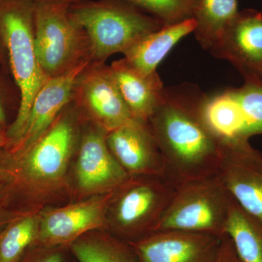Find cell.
Masks as SVG:
<instances>
[{"label":"cell","mask_w":262,"mask_h":262,"mask_svg":"<svg viewBox=\"0 0 262 262\" xmlns=\"http://www.w3.org/2000/svg\"><path fill=\"white\" fill-rule=\"evenodd\" d=\"M206 96L188 82L164 88L148 120L163 159L164 177L176 187L218 173L222 144L203 118Z\"/></svg>","instance_id":"obj_1"},{"label":"cell","mask_w":262,"mask_h":262,"mask_svg":"<svg viewBox=\"0 0 262 262\" xmlns=\"http://www.w3.org/2000/svg\"><path fill=\"white\" fill-rule=\"evenodd\" d=\"M159 20L164 26L192 18L198 0H122Z\"/></svg>","instance_id":"obj_23"},{"label":"cell","mask_w":262,"mask_h":262,"mask_svg":"<svg viewBox=\"0 0 262 262\" xmlns=\"http://www.w3.org/2000/svg\"><path fill=\"white\" fill-rule=\"evenodd\" d=\"M261 82L262 83V72H261Z\"/></svg>","instance_id":"obj_32"},{"label":"cell","mask_w":262,"mask_h":262,"mask_svg":"<svg viewBox=\"0 0 262 262\" xmlns=\"http://www.w3.org/2000/svg\"><path fill=\"white\" fill-rule=\"evenodd\" d=\"M232 201L218 173L179 184L154 232L181 230L222 237Z\"/></svg>","instance_id":"obj_7"},{"label":"cell","mask_w":262,"mask_h":262,"mask_svg":"<svg viewBox=\"0 0 262 262\" xmlns=\"http://www.w3.org/2000/svg\"><path fill=\"white\" fill-rule=\"evenodd\" d=\"M176 186L164 177H129L113 192L106 227L127 243L154 232L168 206Z\"/></svg>","instance_id":"obj_6"},{"label":"cell","mask_w":262,"mask_h":262,"mask_svg":"<svg viewBox=\"0 0 262 262\" xmlns=\"http://www.w3.org/2000/svg\"><path fill=\"white\" fill-rule=\"evenodd\" d=\"M106 143L129 177L165 175L161 154L148 122L132 118L107 133Z\"/></svg>","instance_id":"obj_15"},{"label":"cell","mask_w":262,"mask_h":262,"mask_svg":"<svg viewBox=\"0 0 262 262\" xmlns=\"http://www.w3.org/2000/svg\"><path fill=\"white\" fill-rule=\"evenodd\" d=\"M2 126H3V125H0V147L5 146V133H3V130H2L1 128Z\"/></svg>","instance_id":"obj_31"},{"label":"cell","mask_w":262,"mask_h":262,"mask_svg":"<svg viewBox=\"0 0 262 262\" xmlns=\"http://www.w3.org/2000/svg\"><path fill=\"white\" fill-rule=\"evenodd\" d=\"M72 101L86 120L106 132L133 118L110 66L91 61L77 77Z\"/></svg>","instance_id":"obj_8"},{"label":"cell","mask_w":262,"mask_h":262,"mask_svg":"<svg viewBox=\"0 0 262 262\" xmlns=\"http://www.w3.org/2000/svg\"><path fill=\"white\" fill-rule=\"evenodd\" d=\"M218 175L234 201L262 222V151L248 141L222 144Z\"/></svg>","instance_id":"obj_11"},{"label":"cell","mask_w":262,"mask_h":262,"mask_svg":"<svg viewBox=\"0 0 262 262\" xmlns=\"http://www.w3.org/2000/svg\"><path fill=\"white\" fill-rule=\"evenodd\" d=\"M238 12L237 0H198L193 18L201 47L211 50Z\"/></svg>","instance_id":"obj_19"},{"label":"cell","mask_w":262,"mask_h":262,"mask_svg":"<svg viewBox=\"0 0 262 262\" xmlns=\"http://www.w3.org/2000/svg\"><path fill=\"white\" fill-rule=\"evenodd\" d=\"M225 234L244 262H262V222L244 211L232 198Z\"/></svg>","instance_id":"obj_20"},{"label":"cell","mask_w":262,"mask_h":262,"mask_svg":"<svg viewBox=\"0 0 262 262\" xmlns=\"http://www.w3.org/2000/svg\"><path fill=\"white\" fill-rule=\"evenodd\" d=\"M70 6L54 2L36 3L34 46L39 64L49 79L92 61L89 37L71 16Z\"/></svg>","instance_id":"obj_5"},{"label":"cell","mask_w":262,"mask_h":262,"mask_svg":"<svg viewBox=\"0 0 262 262\" xmlns=\"http://www.w3.org/2000/svg\"><path fill=\"white\" fill-rule=\"evenodd\" d=\"M81 132L75 166L76 184L85 195L113 192L129 179L108 149L107 133L88 120Z\"/></svg>","instance_id":"obj_9"},{"label":"cell","mask_w":262,"mask_h":262,"mask_svg":"<svg viewBox=\"0 0 262 262\" xmlns=\"http://www.w3.org/2000/svg\"><path fill=\"white\" fill-rule=\"evenodd\" d=\"M210 51L233 65L245 82H261L262 12L239 11Z\"/></svg>","instance_id":"obj_12"},{"label":"cell","mask_w":262,"mask_h":262,"mask_svg":"<svg viewBox=\"0 0 262 262\" xmlns=\"http://www.w3.org/2000/svg\"><path fill=\"white\" fill-rule=\"evenodd\" d=\"M91 61H86L65 75L48 79L38 91L29 112L28 120L20 141L8 154L17 155L28 150L53 125L72 101L77 77Z\"/></svg>","instance_id":"obj_14"},{"label":"cell","mask_w":262,"mask_h":262,"mask_svg":"<svg viewBox=\"0 0 262 262\" xmlns=\"http://www.w3.org/2000/svg\"><path fill=\"white\" fill-rule=\"evenodd\" d=\"M29 1L34 2L35 3H48V2H54V3H64L72 5L75 3H80L83 0H29Z\"/></svg>","instance_id":"obj_28"},{"label":"cell","mask_w":262,"mask_h":262,"mask_svg":"<svg viewBox=\"0 0 262 262\" xmlns=\"http://www.w3.org/2000/svg\"><path fill=\"white\" fill-rule=\"evenodd\" d=\"M113 192L41 212L37 244L46 248L72 244L84 234L106 227Z\"/></svg>","instance_id":"obj_10"},{"label":"cell","mask_w":262,"mask_h":262,"mask_svg":"<svg viewBox=\"0 0 262 262\" xmlns=\"http://www.w3.org/2000/svg\"><path fill=\"white\" fill-rule=\"evenodd\" d=\"M35 7L36 3L29 0H0V42L6 52L20 96L16 117L5 132L6 149L20 141L34 97L49 79L36 55Z\"/></svg>","instance_id":"obj_3"},{"label":"cell","mask_w":262,"mask_h":262,"mask_svg":"<svg viewBox=\"0 0 262 262\" xmlns=\"http://www.w3.org/2000/svg\"><path fill=\"white\" fill-rule=\"evenodd\" d=\"M228 89L244 115L248 136L262 135L261 82H245L241 87Z\"/></svg>","instance_id":"obj_24"},{"label":"cell","mask_w":262,"mask_h":262,"mask_svg":"<svg viewBox=\"0 0 262 262\" xmlns=\"http://www.w3.org/2000/svg\"><path fill=\"white\" fill-rule=\"evenodd\" d=\"M29 262H63L61 253L56 251H49L36 256Z\"/></svg>","instance_id":"obj_27"},{"label":"cell","mask_w":262,"mask_h":262,"mask_svg":"<svg viewBox=\"0 0 262 262\" xmlns=\"http://www.w3.org/2000/svg\"><path fill=\"white\" fill-rule=\"evenodd\" d=\"M5 123V114L3 104L0 101V125H4Z\"/></svg>","instance_id":"obj_30"},{"label":"cell","mask_w":262,"mask_h":262,"mask_svg":"<svg viewBox=\"0 0 262 262\" xmlns=\"http://www.w3.org/2000/svg\"><path fill=\"white\" fill-rule=\"evenodd\" d=\"M221 237L181 230L157 231L129 243L137 262H214Z\"/></svg>","instance_id":"obj_13"},{"label":"cell","mask_w":262,"mask_h":262,"mask_svg":"<svg viewBox=\"0 0 262 262\" xmlns=\"http://www.w3.org/2000/svg\"><path fill=\"white\" fill-rule=\"evenodd\" d=\"M202 113L207 125L222 144L250 139L244 115L228 89L222 94L206 96Z\"/></svg>","instance_id":"obj_18"},{"label":"cell","mask_w":262,"mask_h":262,"mask_svg":"<svg viewBox=\"0 0 262 262\" xmlns=\"http://www.w3.org/2000/svg\"><path fill=\"white\" fill-rule=\"evenodd\" d=\"M40 213L28 211L0 229V262H24L38 243Z\"/></svg>","instance_id":"obj_21"},{"label":"cell","mask_w":262,"mask_h":262,"mask_svg":"<svg viewBox=\"0 0 262 262\" xmlns=\"http://www.w3.org/2000/svg\"><path fill=\"white\" fill-rule=\"evenodd\" d=\"M72 18L89 37L93 62L105 63L163 27L159 20L122 0H83L71 5Z\"/></svg>","instance_id":"obj_4"},{"label":"cell","mask_w":262,"mask_h":262,"mask_svg":"<svg viewBox=\"0 0 262 262\" xmlns=\"http://www.w3.org/2000/svg\"><path fill=\"white\" fill-rule=\"evenodd\" d=\"M82 117L72 101L28 150L17 155L0 151V168L4 171L13 201L18 195L46 194L63 185L80 141L79 122Z\"/></svg>","instance_id":"obj_2"},{"label":"cell","mask_w":262,"mask_h":262,"mask_svg":"<svg viewBox=\"0 0 262 262\" xmlns=\"http://www.w3.org/2000/svg\"><path fill=\"white\" fill-rule=\"evenodd\" d=\"M11 193L4 176H0V229L27 213L28 210H17L12 207Z\"/></svg>","instance_id":"obj_25"},{"label":"cell","mask_w":262,"mask_h":262,"mask_svg":"<svg viewBox=\"0 0 262 262\" xmlns=\"http://www.w3.org/2000/svg\"><path fill=\"white\" fill-rule=\"evenodd\" d=\"M196 23L189 18L180 23L163 26L138 41L123 53L131 66L145 75L157 72V67L184 37L194 32Z\"/></svg>","instance_id":"obj_17"},{"label":"cell","mask_w":262,"mask_h":262,"mask_svg":"<svg viewBox=\"0 0 262 262\" xmlns=\"http://www.w3.org/2000/svg\"><path fill=\"white\" fill-rule=\"evenodd\" d=\"M7 59H8V57H7L6 52H5L3 45L0 42V63L2 65H6Z\"/></svg>","instance_id":"obj_29"},{"label":"cell","mask_w":262,"mask_h":262,"mask_svg":"<svg viewBox=\"0 0 262 262\" xmlns=\"http://www.w3.org/2000/svg\"><path fill=\"white\" fill-rule=\"evenodd\" d=\"M70 245L80 262H137L130 244L113 234L89 232Z\"/></svg>","instance_id":"obj_22"},{"label":"cell","mask_w":262,"mask_h":262,"mask_svg":"<svg viewBox=\"0 0 262 262\" xmlns=\"http://www.w3.org/2000/svg\"><path fill=\"white\" fill-rule=\"evenodd\" d=\"M110 68L133 118L148 122L165 88L158 72L141 73L124 58L114 61Z\"/></svg>","instance_id":"obj_16"},{"label":"cell","mask_w":262,"mask_h":262,"mask_svg":"<svg viewBox=\"0 0 262 262\" xmlns=\"http://www.w3.org/2000/svg\"><path fill=\"white\" fill-rule=\"evenodd\" d=\"M214 262H244L239 257L232 241L227 234H224L221 237L220 246Z\"/></svg>","instance_id":"obj_26"}]
</instances>
